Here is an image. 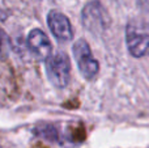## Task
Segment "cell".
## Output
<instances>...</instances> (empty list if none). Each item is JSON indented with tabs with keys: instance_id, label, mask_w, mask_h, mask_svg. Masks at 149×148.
Wrapping results in <instances>:
<instances>
[{
	"instance_id": "1",
	"label": "cell",
	"mask_w": 149,
	"mask_h": 148,
	"mask_svg": "<svg viewBox=\"0 0 149 148\" xmlns=\"http://www.w3.org/2000/svg\"><path fill=\"white\" fill-rule=\"evenodd\" d=\"M126 43L134 58L149 55V24L143 20H132L126 26Z\"/></svg>"
},
{
	"instance_id": "2",
	"label": "cell",
	"mask_w": 149,
	"mask_h": 148,
	"mask_svg": "<svg viewBox=\"0 0 149 148\" xmlns=\"http://www.w3.org/2000/svg\"><path fill=\"white\" fill-rule=\"evenodd\" d=\"M82 25L93 34H102L110 28L111 17L105 5L98 0L86 3L81 12Z\"/></svg>"
},
{
	"instance_id": "6",
	"label": "cell",
	"mask_w": 149,
	"mask_h": 148,
	"mask_svg": "<svg viewBox=\"0 0 149 148\" xmlns=\"http://www.w3.org/2000/svg\"><path fill=\"white\" fill-rule=\"evenodd\" d=\"M28 47L38 59L46 60L52 54V45L47 34L42 29H33L28 34Z\"/></svg>"
},
{
	"instance_id": "7",
	"label": "cell",
	"mask_w": 149,
	"mask_h": 148,
	"mask_svg": "<svg viewBox=\"0 0 149 148\" xmlns=\"http://www.w3.org/2000/svg\"><path fill=\"white\" fill-rule=\"evenodd\" d=\"M33 133L37 136L45 139L47 142H58L59 140V133H58V128L52 125H41L34 127Z\"/></svg>"
},
{
	"instance_id": "8",
	"label": "cell",
	"mask_w": 149,
	"mask_h": 148,
	"mask_svg": "<svg viewBox=\"0 0 149 148\" xmlns=\"http://www.w3.org/2000/svg\"><path fill=\"white\" fill-rule=\"evenodd\" d=\"M10 41L8 34L0 28V60H5L9 55Z\"/></svg>"
},
{
	"instance_id": "5",
	"label": "cell",
	"mask_w": 149,
	"mask_h": 148,
	"mask_svg": "<svg viewBox=\"0 0 149 148\" xmlns=\"http://www.w3.org/2000/svg\"><path fill=\"white\" fill-rule=\"evenodd\" d=\"M47 25L58 41L68 42L73 38V29L70 18L59 10H50L47 15Z\"/></svg>"
},
{
	"instance_id": "4",
	"label": "cell",
	"mask_w": 149,
	"mask_h": 148,
	"mask_svg": "<svg viewBox=\"0 0 149 148\" xmlns=\"http://www.w3.org/2000/svg\"><path fill=\"white\" fill-rule=\"evenodd\" d=\"M72 51L82 77L86 80H93L100 72V63L93 57L89 43L84 38L77 39L73 43Z\"/></svg>"
},
{
	"instance_id": "9",
	"label": "cell",
	"mask_w": 149,
	"mask_h": 148,
	"mask_svg": "<svg viewBox=\"0 0 149 148\" xmlns=\"http://www.w3.org/2000/svg\"><path fill=\"white\" fill-rule=\"evenodd\" d=\"M136 1L140 9H143L144 12H149V0H136Z\"/></svg>"
},
{
	"instance_id": "3",
	"label": "cell",
	"mask_w": 149,
	"mask_h": 148,
	"mask_svg": "<svg viewBox=\"0 0 149 148\" xmlns=\"http://www.w3.org/2000/svg\"><path fill=\"white\" fill-rule=\"evenodd\" d=\"M46 73L54 87L65 88L71 80V60L68 55L63 51L50 55L46 59Z\"/></svg>"
}]
</instances>
